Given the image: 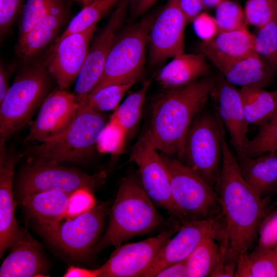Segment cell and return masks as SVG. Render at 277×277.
Listing matches in <instances>:
<instances>
[{"label":"cell","instance_id":"6da1fadb","mask_svg":"<svg viewBox=\"0 0 277 277\" xmlns=\"http://www.w3.org/2000/svg\"><path fill=\"white\" fill-rule=\"evenodd\" d=\"M222 163L215 190L222 207V217L216 239L222 258L236 263L240 255L248 252L257 240L265 217L266 201L245 182L239 163L227 142L225 128L218 119Z\"/></svg>","mask_w":277,"mask_h":277},{"label":"cell","instance_id":"7a4b0ae2","mask_svg":"<svg viewBox=\"0 0 277 277\" xmlns=\"http://www.w3.org/2000/svg\"><path fill=\"white\" fill-rule=\"evenodd\" d=\"M214 84L215 78L207 75L186 86L167 89L154 99L148 130L157 150L183 162L189 127L203 110Z\"/></svg>","mask_w":277,"mask_h":277},{"label":"cell","instance_id":"3957f363","mask_svg":"<svg viewBox=\"0 0 277 277\" xmlns=\"http://www.w3.org/2000/svg\"><path fill=\"white\" fill-rule=\"evenodd\" d=\"M162 223V217L141 182L133 176L126 177L120 184L110 209L108 225L93 253L110 246L117 247L134 236L155 229Z\"/></svg>","mask_w":277,"mask_h":277},{"label":"cell","instance_id":"277c9868","mask_svg":"<svg viewBox=\"0 0 277 277\" xmlns=\"http://www.w3.org/2000/svg\"><path fill=\"white\" fill-rule=\"evenodd\" d=\"M48 73L43 65H34L21 72L9 87L0 103V155L7 152V140L28 123L47 96Z\"/></svg>","mask_w":277,"mask_h":277},{"label":"cell","instance_id":"5b68a950","mask_svg":"<svg viewBox=\"0 0 277 277\" xmlns=\"http://www.w3.org/2000/svg\"><path fill=\"white\" fill-rule=\"evenodd\" d=\"M155 16H147L118 33L102 75L90 93L112 85L135 82L144 67L149 30Z\"/></svg>","mask_w":277,"mask_h":277},{"label":"cell","instance_id":"8992f818","mask_svg":"<svg viewBox=\"0 0 277 277\" xmlns=\"http://www.w3.org/2000/svg\"><path fill=\"white\" fill-rule=\"evenodd\" d=\"M162 157L169 173L173 200L186 221L221 217L222 207L215 189L179 160Z\"/></svg>","mask_w":277,"mask_h":277},{"label":"cell","instance_id":"52a82bcc","mask_svg":"<svg viewBox=\"0 0 277 277\" xmlns=\"http://www.w3.org/2000/svg\"><path fill=\"white\" fill-rule=\"evenodd\" d=\"M107 122V117L102 113L78 112L66 133L32 147L31 157L58 164L83 161L92 154Z\"/></svg>","mask_w":277,"mask_h":277},{"label":"cell","instance_id":"ba28073f","mask_svg":"<svg viewBox=\"0 0 277 277\" xmlns=\"http://www.w3.org/2000/svg\"><path fill=\"white\" fill-rule=\"evenodd\" d=\"M105 176L103 172L89 175L74 168L30 157L18 176L15 194L19 199L41 191L71 193L81 188L93 191Z\"/></svg>","mask_w":277,"mask_h":277},{"label":"cell","instance_id":"9c48e42d","mask_svg":"<svg viewBox=\"0 0 277 277\" xmlns=\"http://www.w3.org/2000/svg\"><path fill=\"white\" fill-rule=\"evenodd\" d=\"M183 161V164L215 189L222 166V151L214 110H202L193 119L187 133Z\"/></svg>","mask_w":277,"mask_h":277},{"label":"cell","instance_id":"30bf717a","mask_svg":"<svg viewBox=\"0 0 277 277\" xmlns=\"http://www.w3.org/2000/svg\"><path fill=\"white\" fill-rule=\"evenodd\" d=\"M110 205L109 202L96 204L90 210L41 234L71 258L84 260L93 253L100 239Z\"/></svg>","mask_w":277,"mask_h":277},{"label":"cell","instance_id":"8fae6325","mask_svg":"<svg viewBox=\"0 0 277 277\" xmlns=\"http://www.w3.org/2000/svg\"><path fill=\"white\" fill-rule=\"evenodd\" d=\"M130 161L138 166L141 183L152 201L182 223L186 222L173 200L167 168L154 147L148 130L134 145Z\"/></svg>","mask_w":277,"mask_h":277},{"label":"cell","instance_id":"7c38bea8","mask_svg":"<svg viewBox=\"0 0 277 277\" xmlns=\"http://www.w3.org/2000/svg\"><path fill=\"white\" fill-rule=\"evenodd\" d=\"M130 0H120L107 23L93 39L76 80L73 94L80 105L98 82L123 23Z\"/></svg>","mask_w":277,"mask_h":277},{"label":"cell","instance_id":"4fadbf2b","mask_svg":"<svg viewBox=\"0 0 277 277\" xmlns=\"http://www.w3.org/2000/svg\"><path fill=\"white\" fill-rule=\"evenodd\" d=\"M180 227L175 225L156 236L116 247L107 261L98 268L99 277L142 276L160 249Z\"/></svg>","mask_w":277,"mask_h":277},{"label":"cell","instance_id":"5bb4252c","mask_svg":"<svg viewBox=\"0 0 277 277\" xmlns=\"http://www.w3.org/2000/svg\"><path fill=\"white\" fill-rule=\"evenodd\" d=\"M78 109L73 93L62 89L50 93L39 107L26 141L43 143L61 137L70 127Z\"/></svg>","mask_w":277,"mask_h":277},{"label":"cell","instance_id":"9a60e30c","mask_svg":"<svg viewBox=\"0 0 277 277\" xmlns=\"http://www.w3.org/2000/svg\"><path fill=\"white\" fill-rule=\"evenodd\" d=\"M96 25L55 41L45 60L48 73L60 89L67 90L76 82L88 53Z\"/></svg>","mask_w":277,"mask_h":277},{"label":"cell","instance_id":"2e32d148","mask_svg":"<svg viewBox=\"0 0 277 277\" xmlns=\"http://www.w3.org/2000/svg\"><path fill=\"white\" fill-rule=\"evenodd\" d=\"M187 24L178 0H169L155 16L150 28L148 43L151 64H160L184 52Z\"/></svg>","mask_w":277,"mask_h":277},{"label":"cell","instance_id":"e0dca14e","mask_svg":"<svg viewBox=\"0 0 277 277\" xmlns=\"http://www.w3.org/2000/svg\"><path fill=\"white\" fill-rule=\"evenodd\" d=\"M210 97L214 110L229 133L240 163L247 157L249 125L245 118L239 89L220 75L215 78Z\"/></svg>","mask_w":277,"mask_h":277},{"label":"cell","instance_id":"ac0fdd59","mask_svg":"<svg viewBox=\"0 0 277 277\" xmlns=\"http://www.w3.org/2000/svg\"><path fill=\"white\" fill-rule=\"evenodd\" d=\"M220 219L189 221L182 223L175 235L160 249L142 276H155L165 267L186 260L207 236L216 232Z\"/></svg>","mask_w":277,"mask_h":277},{"label":"cell","instance_id":"d6986e66","mask_svg":"<svg viewBox=\"0 0 277 277\" xmlns=\"http://www.w3.org/2000/svg\"><path fill=\"white\" fill-rule=\"evenodd\" d=\"M22 155L10 150L0 157V258L22 235L15 216L13 184L15 167Z\"/></svg>","mask_w":277,"mask_h":277},{"label":"cell","instance_id":"ffe728a7","mask_svg":"<svg viewBox=\"0 0 277 277\" xmlns=\"http://www.w3.org/2000/svg\"><path fill=\"white\" fill-rule=\"evenodd\" d=\"M210 60L223 77L234 86L263 88L270 83L275 71L255 53L240 58L210 56Z\"/></svg>","mask_w":277,"mask_h":277},{"label":"cell","instance_id":"44dd1931","mask_svg":"<svg viewBox=\"0 0 277 277\" xmlns=\"http://www.w3.org/2000/svg\"><path fill=\"white\" fill-rule=\"evenodd\" d=\"M1 277L47 276L48 263L39 244L25 230L9 248Z\"/></svg>","mask_w":277,"mask_h":277},{"label":"cell","instance_id":"7402d4cb","mask_svg":"<svg viewBox=\"0 0 277 277\" xmlns=\"http://www.w3.org/2000/svg\"><path fill=\"white\" fill-rule=\"evenodd\" d=\"M71 193L41 191L23 196L18 201L29 216L37 222L42 233L55 228L65 217Z\"/></svg>","mask_w":277,"mask_h":277},{"label":"cell","instance_id":"603a6c76","mask_svg":"<svg viewBox=\"0 0 277 277\" xmlns=\"http://www.w3.org/2000/svg\"><path fill=\"white\" fill-rule=\"evenodd\" d=\"M206 59L201 53H181L160 70L156 80L166 90L188 85L207 75Z\"/></svg>","mask_w":277,"mask_h":277},{"label":"cell","instance_id":"cb8c5ba5","mask_svg":"<svg viewBox=\"0 0 277 277\" xmlns=\"http://www.w3.org/2000/svg\"><path fill=\"white\" fill-rule=\"evenodd\" d=\"M66 17V10L61 0H56L49 12L18 41V50L24 58L33 56L55 37Z\"/></svg>","mask_w":277,"mask_h":277},{"label":"cell","instance_id":"d4e9b609","mask_svg":"<svg viewBox=\"0 0 277 277\" xmlns=\"http://www.w3.org/2000/svg\"><path fill=\"white\" fill-rule=\"evenodd\" d=\"M254 35L246 26L229 31L219 32L208 42L200 45L201 53L207 58L216 56L227 58H240L254 53Z\"/></svg>","mask_w":277,"mask_h":277},{"label":"cell","instance_id":"484cf974","mask_svg":"<svg viewBox=\"0 0 277 277\" xmlns=\"http://www.w3.org/2000/svg\"><path fill=\"white\" fill-rule=\"evenodd\" d=\"M239 166L243 179L259 196L262 197L277 186V151L247 157Z\"/></svg>","mask_w":277,"mask_h":277},{"label":"cell","instance_id":"4316f807","mask_svg":"<svg viewBox=\"0 0 277 277\" xmlns=\"http://www.w3.org/2000/svg\"><path fill=\"white\" fill-rule=\"evenodd\" d=\"M239 90L248 125L260 126L277 112V90L268 91L261 88L242 87Z\"/></svg>","mask_w":277,"mask_h":277},{"label":"cell","instance_id":"83f0119b","mask_svg":"<svg viewBox=\"0 0 277 277\" xmlns=\"http://www.w3.org/2000/svg\"><path fill=\"white\" fill-rule=\"evenodd\" d=\"M216 232L207 236L186 259L188 277L210 276L222 258Z\"/></svg>","mask_w":277,"mask_h":277},{"label":"cell","instance_id":"f1b7e54d","mask_svg":"<svg viewBox=\"0 0 277 277\" xmlns=\"http://www.w3.org/2000/svg\"><path fill=\"white\" fill-rule=\"evenodd\" d=\"M234 276L276 277V268L273 249L257 247L253 251L240 255Z\"/></svg>","mask_w":277,"mask_h":277},{"label":"cell","instance_id":"f546056e","mask_svg":"<svg viewBox=\"0 0 277 277\" xmlns=\"http://www.w3.org/2000/svg\"><path fill=\"white\" fill-rule=\"evenodd\" d=\"M134 83L112 85L89 94L80 105L78 112L102 113L116 110L125 94Z\"/></svg>","mask_w":277,"mask_h":277},{"label":"cell","instance_id":"4dcf8cb0","mask_svg":"<svg viewBox=\"0 0 277 277\" xmlns=\"http://www.w3.org/2000/svg\"><path fill=\"white\" fill-rule=\"evenodd\" d=\"M150 85V80L145 81L140 89L125 98L112 114L127 135L134 129L140 121L146 93Z\"/></svg>","mask_w":277,"mask_h":277},{"label":"cell","instance_id":"1f68e13d","mask_svg":"<svg viewBox=\"0 0 277 277\" xmlns=\"http://www.w3.org/2000/svg\"><path fill=\"white\" fill-rule=\"evenodd\" d=\"M120 0H95L84 8L72 19L62 34L55 41L67 35L83 31L94 25L111 10L116 6Z\"/></svg>","mask_w":277,"mask_h":277},{"label":"cell","instance_id":"d6a6232c","mask_svg":"<svg viewBox=\"0 0 277 277\" xmlns=\"http://www.w3.org/2000/svg\"><path fill=\"white\" fill-rule=\"evenodd\" d=\"M254 51L277 72V24L275 17L259 28L254 35Z\"/></svg>","mask_w":277,"mask_h":277},{"label":"cell","instance_id":"836d02e7","mask_svg":"<svg viewBox=\"0 0 277 277\" xmlns=\"http://www.w3.org/2000/svg\"><path fill=\"white\" fill-rule=\"evenodd\" d=\"M259 126L258 133L248 142L247 157H255L277 151V121L267 122Z\"/></svg>","mask_w":277,"mask_h":277},{"label":"cell","instance_id":"e575fe53","mask_svg":"<svg viewBox=\"0 0 277 277\" xmlns=\"http://www.w3.org/2000/svg\"><path fill=\"white\" fill-rule=\"evenodd\" d=\"M56 0H26L21 12L18 41L49 12Z\"/></svg>","mask_w":277,"mask_h":277},{"label":"cell","instance_id":"d590c367","mask_svg":"<svg viewBox=\"0 0 277 277\" xmlns=\"http://www.w3.org/2000/svg\"><path fill=\"white\" fill-rule=\"evenodd\" d=\"M215 18L219 32L246 26L244 10L237 2L231 0H223L216 7Z\"/></svg>","mask_w":277,"mask_h":277},{"label":"cell","instance_id":"8d00e7d4","mask_svg":"<svg viewBox=\"0 0 277 277\" xmlns=\"http://www.w3.org/2000/svg\"><path fill=\"white\" fill-rule=\"evenodd\" d=\"M127 135L112 115L101 132L96 147L102 153L117 154L121 152Z\"/></svg>","mask_w":277,"mask_h":277},{"label":"cell","instance_id":"74e56055","mask_svg":"<svg viewBox=\"0 0 277 277\" xmlns=\"http://www.w3.org/2000/svg\"><path fill=\"white\" fill-rule=\"evenodd\" d=\"M244 11L246 25L260 28L275 17V0H247Z\"/></svg>","mask_w":277,"mask_h":277},{"label":"cell","instance_id":"f35d334b","mask_svg":"<svg viewBox=\"0 0 277 277\" xmlns=\"http://www.w3.org/2000/svg\"><path fill=\"white\" fill-rule=\"evenodd\" d=\"M96 205L92 191L81 188L71 193L70 195L65 217L71 219L82 214Z\"/></svg>","mask_w":277,"mask_h":277},{"label":"cell","instance_id":"ab89813d","mask_svg":"<svg viewBox=\"0 0 277 277\" xmlns=\"http://www.w3.org/2000/svg\"><path fill=\"white\" fill-rule=\"evenodd\" d=\"M258 234V247L273 249L277 245V211L264 218Z\"/></svg>","mask_w":277,"mask_h":277},{"label":"cell","instance_id":"60d3db41","mask_svg":"<svg viewBox=\"0 0 277 277\" xmlns=\"http://www.w3.org/2000/svg\"><path fill=\"white\" fill-rule=\"evenodd\" d=\"M23 0H0V32L2 36L22 11Z\"/></svg>","mask_w":277,"mask_h":277},{"label":"cell","instance_id":"b9f144b4","mask_svg":"<svg viewBox=\"0 0 277 277\" xmlns=\"http://www.w3.org/2000/svg\"><path fill=\"white\" fill-rule=\"evenodd\" d=\"M192 22L196 33L203 42L212 41L219 33L215 17L206 12L201 13Z\"/></svg>","mask_w":277,"mask_h":277},{"label":"cell","instance_id":"7bdbcfd3","mask_svg":"<svg viewBox=\"0 0 277 277\" xmlns=\"http://www.w3.org/2000/svg\"><path fill=\"white\" fill-rule=\"evenodd\" d=\"M187 23H191L204 9L201 0H178Z\"/></svg>","mask_w":277,"mask_h":277},{"label":"cell","instance_id":"ee69618b","mask_svg":"<svg viewBox=\"0 0 277 277\" xmlns=\"http://www.w3.org/2000/svg\"><path fill=\"white\" fill-rule=\"evenodd\" d=\"M155 277H188L186 260L172 264L159 271Z\"/></svg>","mask_w":277,"mask_h":277},{"label":"cell","instance_id":"f6af8a7d","mask_svg":"<svg viewBox=\"0 0 277 277\" xmlns=\"http://www.w3.org/2000/svg\"><path fill=\"white\" fill-rule=\"evenodd\" d=\"M236 264L222 258L210 276L232 277L234 276Z\"/></svg>","mask_w":277,"mask_h":277},{"label":"cell","instance_id":"bcb514c9","mask_svg":"<svg viewBox=\"0 0 277 277\" xmlns=\"http://www.w3.org/2000/svg\"><path fill=\"white\" fill-rule=\"evenodd\" d=\"M64 277H99V270L88 269L70 266L63 275Z\"/></svg>","mask_w":277,"mask_h":277},{"label":"cell","instance_id":"7dc6e473","mask_svg":"<svg viewBox=\"0 0 277 277\" xmlns=\"http://www.w3.org/2000/svg\"><path fill=\"white\" fill-rule=\"evenodd\" d=\"M158 0H130L135 15L140 16L146 12Z\"/></svg>","mask_w":277,"mask_h":277},{"label":"cell","instance_id":"c3c4849f","mask_svg":"<svg viewBox=\"0 0 277 277\" xmlns=\"http://www.w3.org/2000/svg\"><path fill=\"white\" fill-rule=\"evenodd\" d=\"M9 88L8 72L1 64L0 67V103L4 98Z\"/></svg>","mask_w":277,"mask_h":277},{"label":"cell","instance_id":"681fc988","mask_svg":"<svg viewBox=\"0 0 277 277\" xmlns=\"http://www.w3.org/2000/svg\"><path fill=\"white\" fill-rule=\"evenodd\" d=\"M204 9H210L216 7L223 0H201Z\"/></svg>","mask_w":277,"mask_h":277},{"label":"cell","instance_id":"f907efd6","mask_svg":"<svg viewBox=\"0 0 277 277\" xmlns=\"http://www.w3.org/2000/svg\"><path fill=\"white\" fill-rule=\"evenodd\" d=\"M77 1L80 2V3H81L84 6V7H85L88 5V4H90L91 3H92L95 0H77Z\"/></svg>","mask_w":277,"mask_h":277},{"label":"cell","instance_id":"816d5d0a","mask_svg":"<svg viewBox=\"0 0 277 277\" xmlns=\"http://www.w3.org/2000/svg\"><path fill=\"white\" fill-rule=\"evenodd\" d=\"M273 250L274 252L275 261V265H276V276H277V245H276L273 248Z\"/></svg>","mask_w":277,"mask_h":277},{"label":"cell","instance_id":"f5cc1de1","mask_svg":"<svg viewBox=\"0 0 277 277\" xmlns=\"http://www.w3.org/2000/svg\"><path fill=\"white\" fill-rule=\"evenodd\" d=\"M275 19L277 24V0H275Z\"/></svg>","mask_w":277,"mask_h":277},{"label":"cell","instance_id":"db71d44e","mask_svg":"<svg viewBox=\"0 0 277 277\" xmlns=\"http://www.w3.org/2000/svg\"><path fill=\"white\" fill-rule=\"evenodd\" d=\"M277 121V112L274 116L268 122H275Z\"/></svg>","mask_w":277,"mask_h":277}]
</instances>
